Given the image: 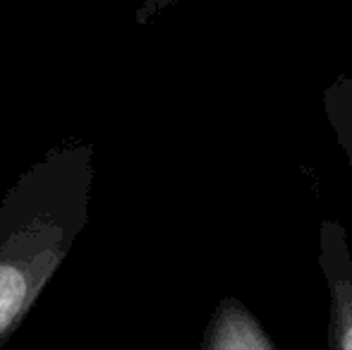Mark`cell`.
<instances>
[{
  "label": "cell",
  "mask_w": 352,
  "mask_h": 350,
  "mask_svg": "<svg viewBox=\"0 0 352 350\" xmlns=\"http://www.w3.org/2000/svg\"><path fill=\"white\" fill-rule=\"evenodd\" d=\"M94 149L48 151L0 204V348L34 307L43 285L89 221Z\"/></svg>",
  "instance_id": "cell-1"
},
{
  "label": "cell",
  "mask_w": 352,
  "mask_h": 350,
  "mask_svg": "<svg viewBox=\"0 0 352 350\" xmlns=\"http://www.w3.org/2000/svg\"><path fill=\"white\" fill-rule=\"evenodd\" d=\"M204 350H276L240 303L221 305L206 333Z\"/></svg>",
  "instance_id": "cell-2"
},
{
  "label": "cell",
  "mask_w": 352,
  "mask_h": 350,
  "mask_svg": "<svg viewBox=\"0 0 352 350\" xmlns=\"http://www.w3.org/2000/svg\"><path fill=\"white\" fill-rule=\"evenodd\" d=\"M331 283V348L352 350V269H329Z\"/></svg>",
  "instance_id": "cell-3"
}]
</instances>
